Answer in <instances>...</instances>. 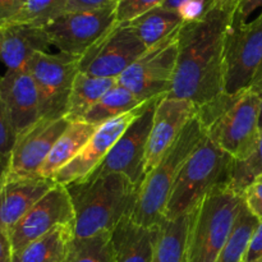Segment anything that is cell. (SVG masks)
I'll use <instances>...</instances> for the list:
<instances>
[{"label":"cell","instance_id":"1","mask_svg":"<svg viewBox=\"0 0 262 262\" xmlns=\"http://www.w3.org/2000/svg\"><path fill=\"white\" fill-rule=\"evenodd\" d=\"M234 14L210 9L201 19L182 26L173 83L166 96L201 107L224 94L225 45Z\"/></svg>","mask_w":262,"mask_h":262},{"label":"cell","instance_id":"2","mask_svg":"<svg viewBox=\"0 0 262 262\" xmlns=\"http://www.w3.org/2000/svg\"><path fill=\"white\" fill-rule=\"evenodd\" d=\"M74 210L76 238L112 233L130 216L140 187L127 176L110 173L66 186Z\"/></svg>","mask_w":262,"mask_h":262},{"label":"cell","instance_id":"3","mask_svg":"<svg viewBox=\"0 0 262 262\" xmlns=\"http://www.w3.org/2000/svg\"><path fill=\"white\" fill-rule=\"evenodd\" d=\"M260 95L252 90L217 96L197 107L196 117L206 137L235 161L247 159L260 137Z\"/></svg>","mask_w":262,"mask_h":262},{"label":"cell","instance_id":"4","mask_svg":"<svg viewBox=\"0 0 262 262\" xmlns=\"http://www.w3.org/2000/svg\"><path fill=\"white\" fill-rule=\"evenodd\" d=\"M206 135L197 117L192 118L176 142L143 178L130 219L143 227L154 228L164 219L171 189L184 163Z\"/></svg>","mask_w":262,"mask_h":262},{"label":"cell","instance_id":"5","mask_svg":"<svg viewBox=\"0 0 262 262\" xmlns=\"http://www.w3.org/2000/svg\"><path fill=\"white\" fill-rule=\"evenodd\" d=\"M234 159L207 137L189 155L171 189L164 219L193 211L214 189L230 183Z\"/></svg>","mask_w":262,"mask_h":262},{"label":"cell","instance_id":"6","mask_svg":"<svg viewBox=\"0 0 262 262\" xmlns=\"http://www.w3.org/2000/svg\"><path fill=\"white\" fill-rule=\"evenodd\" d=\"M243 206V196L229 186L207 194L193 210L188 262H215L227 245Z\"/></svg>","mask_w":262,"mask_h":262},{"label":"cell","instance_id":"7","mask_svg":"<svg viewBox=\"0 0 262 262\" xmlns=\"http://www.w3.org/2000/svg\"><path fill=\"white\" fill-rule=\"evenodd\" d=\"M117 2L95 9L66 12L45 27L51 46L79 59L117 25Z\"/></svg>","mask_w":262,"mask_h":262},{"label":"cell","instance_id":"8","mask_svg":"<svg viewBox=\"0 0 262 262\" xmlns=\"http://www.w3.org/2000/svg\"><path fill=\"white\" fill-rule=\"evenodd\" d=\"M79 59L64 53L40 51L27 66L40 97L41 118L59 119L66 115Z\"/></svg>","mask_w":262,"mask_h":262},{"label":"cell","instance_id":"9","mask_svg":"<svg viewBox=\"0 0 262 262\" xmlns=\"http://www.w3.org/2000/svg\"><path fill=\"white\" fill-rule=\"evenodd\" d=\"M179 31L147 49L117 79L118 83L142 101L168 95L176 72Z\"/></svg>","mask_w":262,"mask_h":262},{"label":"cell","instance_id":"10","mask_svg":"<svg viewBox=\"0 0 262 262\" xmlns=\"http://www.w3.org/2000/svg\"><path fill=\"white\" fill-rule=\"evenodd\" d=\"M161 97L163 96L155 97L146 104L141 114L128 125L124 133L115 142L106 158L87 178H96L110 173H120L127 176L136 186H141L145 178L148 136L152 127L156 105Z\"/></svg>","mask_w":262,"mask_h":262},{"label":"cell","instance_id":"11","mask_svg":"<svg viewBox=\"0 0 262 262\" xmlns=\"http://www.w3.org/2000/svg\"><path fill=\"white\" fill-rule=\"evenodd\" d=\"M262 67V10L252 20L233 23L225 45V92L248 90Z\"/></svg>","mask_w":262,"mask_h":262},{"label":"cell","instance_id":"12","mask_svg":"<svg viewBox=\"0 0 262 262\" xmlns=\"http://www.w3.org/2000/svg\"><path fill=\"white\" fill-rule=\"evenodd\" d=\"M147 48L128 23H117L78 60L79 72L118 79Z\"/></svg>","mask_w":262,"mask_h":262},{"label":"cell","instance_id":"13","mask_svg":"<svg viewBox=\"0 0 262 262\" xmlns=\"http://www.w3.org/2000/svg\"><path fill=\"white\" fill-rule=\"evenodd\" d=\"M68 224H74L73 204L67 187L56 183L9 232L13 255L55 228Z\"/></svg>","mask_w":262,"mask_h":262},{"label":"cell","instance_id":"14","mask_svg":"<svg viewBox=\"0 0 262 262\" xmlns=\"http://www.w3.org/2000/svg\"><path fill=\"white\" fill-rule=\"evenodd\" d=\"M69 123L64 117L59 119L40 118L19 133L10 154L8 179L38 178V170Z\"/></svg>","mask_w":262,"mask_h":262},{"label":"cell","instance_id":"15","mask_svg":"<svg viewBox=\"0 0 262 262\" xmlns=\"http://www.w3.org/2000/svg\"><path fill=\"white\" fill-rule=\"evenodd\" d=\"M146 104H143L138 109L125 113V114L114 118V119L97 127L96 132L90 138L86 146L79 151L78 155L58 171V174L54 178V182L63 184V186H69L72 183L86 179L106 158L115 142L124 133L128 125L141 114Z\"/></svg>","mask_w":262,"mask_h":262},{"label":"cell","instance_id":"16","mask_svg":"<svg viewBox=\"0 0 262 262\" xmlns=\"http://www.w3.org/2000/svg\"><path fill=\"white\" fill-rule=\"evenodd\" d=\"M196 112L197 107L187 100L169 97L166 95L159 100L148 136L145 176L176 142L189 120L196 117Z\"/></svg>","mask_w":262,"mask_h":262},{"label":"cell","instance_id":"17","mask_svg":"<svg viewBox=\"0 0 262 262\" xmlns=\"http://www.w3.org/2000/svg\"><path fill=\"white\" fill-rule=\"evenodd\" d=\"M3 100L17 136L41 118L40 97L28 71H7L0 78Z\"/></svg>","mask_w":262,"mask_h":262},{"label":"cell","instance_id":"18","mask_svg":"<svg viewBox=\"0 0 262 262\" xmlns=\"http://www.w3.org/2000/svg\"><path fill=\"white\" fill-rule=\"evenodd\" d=\"M51 46L45 28L22 23H10L0 28V60L7 71H27L36 53Z\"/></svg>","mask_w":262,"mask_h":262},{"label":"cell","instance_id":"19","mask_svg":"<svg viewBox=\"0 0 262 262\" xmlns=\"http://www.w3.org/2000/svg\"><path fill=\"white\" fill-rule=\"evenodd\" d=\"M55 184L42 178L8 179L0 188V229L9 233Z\"/></svg>","mask_w":262,"mask_h":262},{"label":"cell","instance_id":"20","mask_svg":"<svg viewBox=\"0 0 262 262\" xmlns=\"http://www.w3.org/2000/svg\"><path fill=\"white\" fill-rule=\"evenodd\" d=\"M156 227H143L133 222L130 216L122 220L112 232L114 262L152 261Z\"/></svg>","mask_w":262,"mask_h":262},{"label":"cell","instance_id":"21","mask_svg":"<svg viewBox=\"0 0 262 262\" xmlns=\"http://www.w3.org/2000/svg\"><path fill=\"white\" fill-rule=\"evenodd\" d=\"M96 129L97 127L84 120L69 123L67 129L50 150L46 160L43 161L42 166L38 170V178L54 181L58 171L78 155L79 151L86 146Z\"/></svg>","mask_w":262,"mask_h":262},{"label":"cell","instance_id":"22","mask_svg":"<svg viewBox=\"0 0 262 262\" xmlns=\"http://www.w3.org/2000/svg\"><path fill=\"white\" fill-rule=\"evenodd\" d=\"M192 214L163 219L156 227V239L151 262H188V239Z\"/></svg>","mask_w":262,"mask_h":262},{"label":"cell","instance_id":"23","mask_svg":"<svg viewBox=\"0 0 262 262\" xmlns=\"http://www.w3.org/2000/svg\"><path fill=\"white\" fill-rule=\"evenodd\" d=\"M74 238V224L60 225L13 255V262H64Z\"/></svg>","mask_w":262,"mask_h":262},{"label":"cell","instance_id":"24","mask_svg":"<svg viewBox=\"0 0 262 262\" xmlns=\"http://www.w3.org/2000/svg\"><path fill=\"white\" fill-rule=\"evenodd\" d=\"M115 83L117 79L114 78H102V77L90 76L83 72H78L74 77L64 118H67L69 122L83 119L91 107Z\"/></svg>","mask_w":262,"mask_h":262},{"label":"cell","instance_id":"25","mask_svg":"<svg viewBox=\"0 0 262 262\" xmlns=\"http://www.w3.org/2000/svg\"><path fill=\"white\" fill-rule=\"evenodd\" d=\"M128 25L146 48L150 49L181 30L184 22L178 13L160 5L135 18Z\"/></svg>","mask_w":262,"mask_h":262},{"label":"cell","instance_id":"26","mask_svg":"<svg viewBox=\"0 0 262 262\" xmlns=\"http://www.w3.org/2000/svg\"><path fill=\"white\" fill-rule=\"evenodd\" d=\"M150 101V100H148ZM147 101H142L136 95H133L129 90L117 83L91 107L89 113L84 115L82 120L100 127L104 123L120 117L128 112L138 109Z\"/></svg>","mask_w":262,"mask_h":262},{"label":"cell","instance_id":"27","mask_svg":"<svg viewBox=\"0 0 262 262\" xmlns=\"http://www.w3.org/2000/svg\"><path fill=\"white\" fill-rule=\"evenodd\" d=\"M258 223L260 222L257 217L248 211L243 201V206L238 215L232 234L215 262H245L250 241Z\"/></svg>","mask_w":262,"mask_h":262},{"label":"cell","instance_id":"28","mask_svg":"<svg viewBox=\"0 0 262 262\" xmlns=\"http://www.w3.org/2000/svg\"><path fill=\"white\" fill-rule=\"evenodd\" d=\"M64 262H114L112 233L74 238Z\"/></svg>","mask_w":262,"mask_h":262},{"label":"cell","instance_id":"29","mask_svg":"<svg viewBox=\"0 0 262 262\" xmlns=\"http://www.w3.org/2000/svg\"><path fill=\"white\" fill-rule=\"evenodd\" d=\"M69 0H26L25 5L12 23L42 27L67 12Z\"/></svg>","mask_w":262,"mask_h":262},{"label":"cell","instance_id":"30","mask_svg":"<svg viewBox=\"0 0 262 262\" xmlns=\"http://www.w3.org/2000/svg\"><path fill=\"white\" fill-rule=\"evenodd\" d=\"M262 174V129L260 137L256 143L255 150L252 151L247 159L242 161L233 163L232 177H230L229 187L238 194H243V191L247 188L248 184Z\"/></svg>","mask_w":262,"mask_h":262},{"label":"cell","instance_id":"31","mask_svg":"<svg viewBox=\"0 0 262 262\" xmlns=\"http://www.w3.org/2000/svg\"><path fill=\"white\" fill-rule=\"evenodd\" d=\"M165 0H117V22L128 23L143 13L160 7Z\"/></svg>","mask_w":262,"mask_h":262},{"label":"cell","instance_id":"32","mask_svg":"<svg viewBox=\"0 0 262 262\" xmlns=\"http://www.w3.org/2000/svg\"><path fill=\"white\" fill-rule=\"evenodd\" d=\"M15 140H17V133L13 129V125L8 117L2 97H0V156L10 159Z\"/></svg>","mask_w":262,"mask_h":262},{"label":"cell","instance_id":"33","mask_svg":"<svg viewBox=\"0 0 262 262\" xmlns=\"http://www.w3.org/2000/svg\"><path fill=\"white\" fill-rule=\"evenodd\" d=\"M242 196L248 211L262 222V174L248 184Z\"/></svg>","mask_w":262,"mask_h":262},{"label":"cell","instance_id":"34","mask_svg":"<svg viewBox=\"0 0 262 262\" xmlns=\"http://www.w3.org/2000/svg\"><path fill=\"white\" fill-rule=\"evenodd\" d=\"M25 3L26 0H0V28L14 20Z\"/></svg>","mask_w":262,"mask_h":262},{"label":"cell","instance_id":"35","mask_svg":"<svg viewBox=\"0 0 262 262\" xmlns=\"http://www.w3.org/2000/svg\"><path fill=\"white\" fill-rule=\"evenodd\" d=\"M262 257V222L258 223L255 233L250 241L247 253H246L245 262H255Z\"/></svg>","mask_w":262,"mask_h":262},{"label":"cell","instance_id":"36","mask_svg":"<svg viewBox=\"0 0 262 262\" xmlns=\"http://www.w3.org/2000/svg\"><path fill=\"white\" fill-rule=\"evenodd\" d=\"M260 8H262V0H241L234 14V20L239 23L248 22V18Z\"/></svg>","mask_w":262,"mask_h":262},{"label":"cell","instance_id":"37","mask_svg":"<svg viewBox=\"0 0 262 262\" xmlns=\"http://www.w3.org/2000/svg\"><path fill=\"white\" fill-rule=\"evenodd\" d=\"M117 0H69L67 12H73V10H83V9H95V8L104 7V5L112 4Z\"/></svg>","mask_w":262,"mask_h":262},{"label":"cell","instance_id":"38","mask_svg":"<svg viewBox=\"0 0 262 262\" xmlns=\"http://www.w3.org/2000/svg\"><path fill=\"white\" fill-rule=\"evenodd\" d=\"M0 262H13V250L9 233L0 229Z\"/></svg>","mask_w":262,"mask_h":262},{"label":"cell","instance_id":"39","mask_svg":"<svg viewBox=\"0 0 262 262\" xmlns=\"http://www.w3.org/2000/svg\"><path fill=\"white\" fill-rule=\"evenodd\" d=\"M210 9L223 10V12L235 13L241 0H209Z\"/></svg>","mask_w":262,"mask_h":262},{"label":"cell","instance_id":"40","mask_svg":"<svg viewBox=\"0 0 262 262\" xmlns=\"http://www.w3.org/2000/svg\"><path fill=\"white\" fill-rule=\"evenodd\" d=\"M191 2H205V3H209V0H165V2L161 4V7L166 8L169 10H173V12H178L179 8L182 5L187 4V3H191ZM210 5V3H209Z\"/></svg>","mask_w":262,"mask_h":262},{"label":"cell","instance_id":"41","mask_svg":"<svg viewBox=\"0 0 262 262\" xmlns=\"http://www.w3.org/2000/svg\"><path fill=\"white\" fill-rule=\"evenodd\" d=\"M9 158H3L0 156V188L3 184L8 181V174H9Z\"/></svg>","mask_w":262,"mask_h":262},{"label":"cell","instance_id":"42","mask_svg":"<svg viewBox=\"0 0 262 262\" xmlns=\"http://www.w3.org/2000/svg\"><path fill=\"white\" fill-rule=\"evenodd\" d=\"M250 90H252L253 92H256V94H258V95L262 94V67H261L260 71H258L256 78L253 79V82H252V84H251Z\"/></svg>","mask_w":262,"mask_h":262},{"label":"cell","instance_id":"43","mask_svg":"<svg viewBox=\"0 0 262 262\" xmlns=\"http://www.w3.org/2000/svg\"><path fill=\"white\" fill-rule=\"evenodd\" d=\"M260 99H261V102H260V119H258V125H260V130L262 129V94L260 95Z\"/></svg>","mask_w":262,"mask_h":262},{"label":"cell","instance_id":"44","mask_svg":"<svg viewBox=\"0 0 262 262\" xmlns=\"http://www.w3.org/2000/svg\"><path fill=\"white\" fill-rule=\"evenodd\" d=\"M255 262H262V257H261V258H258V260H256Z\"/></svg>","mask_w":262,"mask_h":262}]
</instances>
